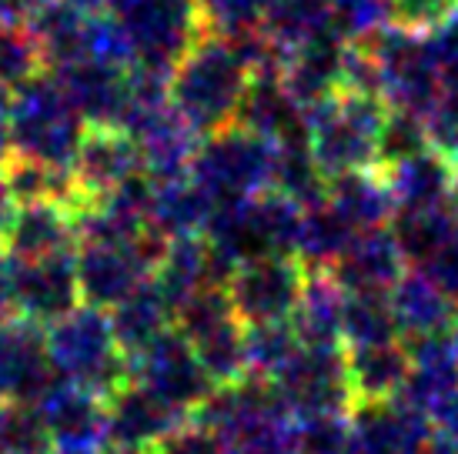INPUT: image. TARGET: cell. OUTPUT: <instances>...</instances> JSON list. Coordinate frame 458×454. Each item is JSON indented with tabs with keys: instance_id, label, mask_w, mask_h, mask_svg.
I'll return each mask as SVG.
<instances>
[{
	"instance_id": "45",
	"label": "cell",
	"mask_w": 458,
	"mask_h": 454,
	"mask_svg": "<svg viewBox=\"0 0 458 454\" xmlns=\"http://www.w3.org/2000/svg\"><path fill=\"white\" fill-rule=\"evenodd\" d=\"M458 11V0H392V24L411 34H432Z\"/></svg>"
},
{
	"instance_id": "36",
	"label": "cell",
	"mask_w": 458,
	"mask_h": 454,
	"mask_svg": "<svg viewBox=\"0 0 458 454\" xmlns=\"http://www.w3.org/2000/svg\"><path fill=\"white\" fill-rule=\"evenodd\" d=\"M228 454H298V417L288 408L255 415L225 438Z\"/></svg>"
},
{
	"instance_id": "37",
	"label": "cell",
	"mask_w": 458,
	"mask_h": 454,
	"mask_svg": "<svg viewBox=\"0 0 458 454\" xmlns=\"http://www.w3.org/2000/svg\"><path fill=\"white\" fill-rule=\"evenodd\" d=\"M244 348H248V378L275 381L301 351V340L294 334L292 321L275 324H251L244 328Z\"/></svg>"
},
{
	"instance_id": "32",
	"label": "cell",
	"mask_w": 458,
	"mask_h": 454,
	"mask_svg": "<svg viewBox=\"0 0 458 454\" xmlns=\"http://www.w3.org/2000/svg\"><path fill=\"white\" fill-rule=\"evenodd\" d=\"M388 227L405 254L408 267H428L455 240L458 211L455 204L425 207V211H398Z\"/></svg>"
},
{
	"instance_id": "26",
	"label": "cell",
	"mask_w": 458,
	"mask_h": 454,
	"mask_svg": "<svg viewBox=\"0 0 458 454\" xmlns=\"http://www.w3.org/2000/svg\"><path fill=\"white\" fill-rule=\"evenodd\" d=\"M385 184L392 194L394 214L398 211H425L452 204V184H455V164L435 147L408 157L402 164L385 167Z\"/></svg>"
},
{
	"instance_id": "47",
	"label": "cell",
	"mask_w": 458,
	"mask_h": 454,
	"mask_svg": "<svg viewBox=\"0 0 458 454\" xmlns=\"http://www.w3.org/2000/svg\"><path fill=\"white\" fill-rule=\"evenodd\" d=\"M428 47L442 71V84H458V11L428 34Z\"/></svg>"
},
{
	"instance_id": "49",
	"label": "cell",
	"mask_w": 458,
	"mask_h": 454,
	"mask_svg": "<svg viewBox=\"0 0 458 454\" xmlns=\"http://www.w3.org/2000/svg\"><path fill=\"white\" fill-rule=\"evenodd\" d=\"M425 271H428V274H432V278L438 281V284H442V288H445L448 294L458 301V234H455V240L448 244L445 251L438 254L432 265L425 267Z\"/></svg>"
},
{
	"instance_id": "29",
	"label": "cell",
	"mask_w": 458,
	"mask_h": 454,
	"mask_svg": "<svg viewBox=\"0 0 458 454\" xmlns=\"http://www.w3.org/2000/svg\"><path fill=\"white\" fill-rule=\"evenodd\" d=\"M408 348H411V371L398 398L421 415H432L435 404L445 401L458 388V357L445 334L408 340Z\"/></svg>"
},
{
	"instance_id": "46",
	"label": "cell",
	"mask_w": 458,
	"mask_h": 454,
	"mask_svg": "<svg viewBox=\"0 0 458 454\" xmlns=\"http://www.w3.org/2000/svg\"><path fill=\"white\" fill-rule=\"evenodd\" d=\"M148 454H228V448L215 431H208L204 425L188 417L184 425L167 431L161 441H154Z\"/></svg>"
},
{
	"instance_id": "48",
	"label": "cell",
	"mask_w": 458,
	"mask_h": 454,
	"mask_svg": "<svg viewBox=\"0 0 458 454\" xmlns=\"http://www.w3.org/2000/svg\"><path fill=\"white\" fill-rule=\"evenodd\" d=\"M428 417H432L435 438H442V441L455 444L458 448V388L448 394L445 401L435 404V411Z\"/></svg>"
},
{
	"instance_id": "57",
	"label": "cell",
	"mask_w": 458,
	"mask_h": 454,
	"mask_svg": "<svg viewBox=\"0 0 458 454\" xmlns=\"http://www.w3.org/2000/svg\"><path fill=\"white\" fill-rule=\"evenodd\" d=\"M7 404H11V401H7L4 394H0V417H4V411H7Z\"/></svg>"
},
{
	"instance_id": "42",
	"label": "cell",
	"mask_w": 458,
	"mask_h": 454,
	"mask_svg": "<svg viewBox=\"0 0 458 454\" xmlns=\"http://www.w3.org/2000/svg\"><path fill=\"white\" fill-rule=\"evenodd\" d=\"M335 30L344 40H365L392 24V0H328Z\"/></svg>"
},
{
	"instance_id": "4",
	"label": "cell",
	"mask_w": 458,
	"mask_h": 454,
	"mask_svg": "<svg viewBox=\"0 0 458 454\" xmlns=\"http://www.w3.org/2000/svg\"><path fill=\"white\" fill-rule=\"evenodd\" d=\"M88 121L81 117L61 80L44 71L11 94V140L13 154L40 164L71 167Z\"/></svg>"
},
{
	"instance_id": "58",
	"label": "cell",
	"mask_w": 458,
	"mask_h": 454,
	"mask_svg": "<svg viewBox=\"0 0 458 454\" xmlns=\"http://www.w3.org/2000/svg\"><path fill=\"white\" fill-rule=\"evenodd\" d=\"M51 454H61V451H51Z\"/></svg>"
},
{
	"instance_id": "39",
	"label": "cell",
	"mask_w": 458,
	"mask_h": 454,
	"mask_svg": "<svg viewBox=\"0 0 458 454\" xmlns=\"http://www.w3.org/2000/svg\"><path fill=\"white\" fill-rule=\"evenodd\" d=\"M47 71L44 51L27 24H0V90H21Z\"/></svg>"
},
{
	"instance_id": "9",
	"label": "cell",
	"mask_w": 458,
	"mask_h": 454,
	"mask_svg": "<svg viewBox=\"0 0 458 454\" xmlns=\"http://www.w3.org/2000/svg\"><path fill=\"white\" fill-rule=\"evenodd\" d=\"M305 271L308 267L298 257H275V254L238 265L225 281L238 321L244 328L292 321L305 288Z\"/></svg>"
},
{
	"instance_id": "38",
	"label": "cell",
	"mask_w": 458,
	"mask_h": 454,
	"mask_svg": "<svg viewBox=\"0 0 458 454\" xmlns=\"http://www.w3.org/2000/svg\"><path fill=\"white\" fill-rule=\"evenodd\" d=\"M398 338L388 294H348L342 315V344L344 348H365Z\"/></svg>"
},
{
	"instance_id": "40",
	"label": "cell",
	"mask_w": 458,
	"mask_h": 454,
	"mask_svg": "<svg viewBox=\"0 0 458 454\" xmlns=\"http://www.w3.org/2000/svg\"><path fill=\"white\" fill-rule=\"evenodd\" d=\"M428 127H425V117L408 111H392L388 107V117H385L382 130H378V167H394L415 157V154L428 151Z\"/></svg>"
},
{
	"instance_id": "30",
	"label": "cell",
	"mask_w": 458,
	"mask_h": 454,
	"mask_svg": "<svg viewBox=\"0 0 458 454\" xmlns=\"http://www.w3.org/2000/svg\"><path fill=\"white\" fill-rule=\"evenodd\" d=\"M211 211H215V201L204 194V188L191 174L167 177V181H154L148 224L167 240L188 238V234H204Z\"/></svg>"
},
{
	"instance_id": "1",
	"label": "cell",
	"mask_w": 458,
	"mask_h": 454,
	"mask_svg": "<svg viewBox=\"0 0 458 454\" xmlns=\"http://www.w3.org/2000/svg\"><path fill=\"white\" fill-rule=\"evenodd\" d=\"M248 84L251 67L242 61L234 44L225 34L204 30L191 51L174 63L167 97L181 121H188L201 138H208L238 124Z\"/></svg>"
},
{
	"instance_id": "12",
	"label": "cell",
	"mask_w": 458,
	"mask_h": 454,
	"mask_svg": "<svg viewBox=\"0 0 458 454\" xmlns=\"http://www.w3.org/2000/svg\"><path fill=\"white\" fill-rule=\"evenodd\" d=\"M40 421L61 454H101L107 438V398L74 381H57L38 404Z\"/></svg>"
},
{
	"instance_id": "43",
	"label": "cell",
	"mask_w": 458,
	"mask_h": 454,
	"mask_svg": "<svg viewBox=\"0 0 458 454\" xmlns=\"http://www.w3.org/2000/svg\"><path fill=\"white\" fill-rule=\"evenodd\" d=\"M204 21V30L215 34H238L261 27L271 0H194Z\"/></svg>"
},
{
	"instance_id": "6",
	"label": "cell",
	"mask_w": 458,
	"mask_h": 454,
	"mask_svg": "<svg viewBox=\"0 0 458 454\" xmlns=\"http://www.w3.org/2000/svg\"><path fill=\"white\" fill-rule=\"evenodd\" d=\"M352 44H361L375 61L382 80V101L392 111H408L419 117L432 111V104L442 94V71L432 57L428 34H411L405 27L388 24L378 34Z\"/></svg>"
},
{
	"instance_id": "28",
	"label": "cell",
	"mask_w": 458,
	"mask_h": 454,
	"mask_svg": "<svg viewBox=\"0 0 458 454\" xmlns=\"http://www.w3.org/2000/svg\"><path fill=\"white\" fill-rule=\"evenodd\" d=\"M325 198L355 234L388 227L394 217V204L382 167H365V171H348L342 177H331Z\"/></svg>"
},
{
	"instance_id": "16",
	"label": "cell",
	"mask_w": 458,
	"mask_h": 454,
	"mask_svg": "<svg viewBox=\"0 0 458 454\" xmlns=\"http://www.w3.org/2000/svg\"><path fill=\"white\" fill-rule=\"evenodd\" d=\"M81 190L88 194V204L104 198L107 190L124 184L131 174L144 171L138 140L124 127H88L74 161H71Z\"/></svg>"
},
{
	"instance_id": "54",
	"label": "cell",
	"mask_w": 458,
	"mask_h": 454,
	"mask_svg": "<svg viewBox=\"0 0 458 454\" xmlns=\"http://www.w3.org/2000/svg\"><path fill=\"white\" fill-rule=\"evenodd\" d=\"M445 338H448V344H452V351H455V357H458V304H455V317H452V324H448Z\"/></svg>"
},
{
	"instance_id": "15",
	"label": "cell",
	"mask_w": 458,
	"mask_h": 454,
	"mask_svg": "<svg viewBox=\"0 0 458 454\" xmlns=\"http://www.w3.org/2000/svg\"><path fill=\"white\" fill-rule=\"evenodd\" d=\"M77 284H81V304L111 311L128 294L151 278L148 265L138 257L134 248H114V244H77Z\"/></svg>"
},
{
	"instance_id": "41",
	"label": "cell",
	"mask_w": 458,
	"mask_h": 454,
	"mask_svg": "<svg viewBox=\"0 0 458 454\" xmlns=\"http://www.w3.org/2000/svg\"><path fill=\"white\" fill-rule=\"evenodd\" d=\"M51 434L34 404L11 401L0 417V454H51Z\"/></svg>"
},
{
	"instance_id": "14",
	"label": "cell",
	"mask_w": 458,
	"mask_h": 454,
	"mask_svg": "<svg viewBox=\"0 0 458 454\" xmlns=\"http://www.w3.org/2000/svg\"><path fill=\"white\" fill-rule=\"evenodd\" d=\"M432 434V417L402 398L348 411V454H419Z\"/></svg>"
},
{
	"instance_id": "5",
	"label": "cell",
	"mask_w": 458,
	"mask_h": 454,
	"mask_svg": "<svg viewBox=\"0 0 458 454\" xmlns=\"http://www.w3.org/2000/svg\"><path fill=\"white\" fill-rule=\"evenodd\" d=\"M275 157L278 144L261 138L242 124H231L198 144V154L188 174L204 188L215 204L248 201L275 181Z\"/></svg>"
},
{
	"instance_id": "51",
	"label": "cell",
	"mask_w": 458,
	"mask_h": 454,
	"mask_svg": "<svg viewBox=\"0 0 458 454\" xmlns=\"http://www.w3.org/2000/svg\"><path fill=\"white\" fill-rule=\"evenodd\" d=\"M13 211H17V201H13L11 188H7V181H4V171H0V238H4L7 227H11Z\"/></svg>"
},
{
	"instance_id": "33",
	"label": "cell",
	"mask_w": 458,
	"mask_h": 454,
	"mask_svg": "<svg viewBox=\"0 0 458 454\" xmlns=\"http://www.w3.org/2000/svg\"><path fill=\"white\" fill-rule=\"evenodd\" d=\"M261 30L284 57L301 51L305 44L335 30V13L328 0H271Z\"/></svg>"
},
{
	"instance_id": "25",
	"label": "cell",
	"mask_w": 458,
	"mask_h": 454,
	"mask_svg": "<svg viewBox=\"0 0 458 454\" xmlns=\"http://www.w3.org/2000/svg\"><path fill=\"white\" fill-rule=\"evenodd\" d=\"M348 290L335 281L328 267H308L305 288L292 315V328L305 348H344L342 315Z\"/></svg>"
},
{
	"instance_id": "53",
	"label": "cell",
	"mask_w": 458,
	"mask_h": 454,
	"mask_svg": "<svg viewBox=\"0 0 458 454\" xmlns=\"http://www.w3.org/2000/svg\"><path fill=\"white\" fill-rule=\"evenodd\" d=\"M71 4H77V7H81L84 13H104L111 0H71Z\"/></svg>"
},
{
	"instance_id": "17",
	"label": "cell",
	"mask_w": 458,
	"mask_h": 454,
	"mask_svg": "<svg viewBox=\"0 0 458 454\" xmlns=\"http://www.w3.org/2000/svg\"><path fill=\"white\" fill-rule=\"evenodd\" d=\"M328 271L348 294H388L394 281L408 271V261L392 227H375L358 231Z\"/></svg>"
},
{
	"instance_id": "50",
	"label": "cell",
	"mask_w": 458,
	"mask_h": 454,
	"mask_svg": "<svg viewBox=\"0 0 458 454\" xmlns=\"http://www.w3.org/2000/svg\"><path fill=\"white\" fill-rule=\"evenodd\" d=\"M13 154L11 140V90H0V164Z\"/></svg>"
},
{
	"instance_id": "20",
	"label": "cell",
	"mask_w": 458,
	"mask_h": 454,
	"mask_svg": "<svg viewBox=\"0 0 458 454\" xmlns=\"http://www.w3.org/2000/svg\"><path fill=\"white\" fill-rule=\"evenodd\" d=\"M455 298L425 267H408L388 290V307L402 340L442 338L455 317Z\"/></svg>"
},
{
	"instance_id": "31",
	"label": "cell",
	"mask_w": 458,
	"mask_h": 454,
	"mask_svg": "<svg viewBox=\"0 0 458 454\" xmlns=\"http://www.w3.org/2000/svg\"><path fill=\"white\" fill-rule=\"evenodd\" d=\"M107 317H111V328H114L121 351L128 357L138 354L144 344H151L157 334H165L167 328H174V307L151 278L144 281L134 294H128L117 307H111Z\"/></svg>"
},
{
	"instance_id": "7",
	"label": "cell",
	"mask_w": 458,
	"mask_h": 454,
	"mask_svg": "<svg viewBox=\"0 0 458 454\" xmlns=\"http://www.w3.org/2000/svg\"><path fill=\"white\" fill-rule=\"evenodd\" d=\"M107 13H114L124 30L134 63L161 71H174V63L204 34L194 0H111Z\"/></svg>"
},
{
	"instance_id": "2",
	"label": "cell",
	"mask_w": 458,
	"mask_h": 454,
	"mask_svg": "<svg viewBox=\"0 0 458 454\" xmlns=\"http://www.w3.org/2000/svg\"><path fill=\"white\" fill-rule=\"evenodd\" d=\"M308 147L321 177H342L348 171L378 167V130L388 117V104L375 94L338 90L305 114Z\"/></svg>"
},
{
	"instance_id": "11",
	"label": "cell",
	"mask_w": 458,
	"mask_h": 454,
	"mask_svg": "<svg viewBox=\"0 0 458 454\" xmlns=\"http://www.w3.org/2000/svg\"><path fill=\"white\" fill-rule=\"evenodd\" d=\"M131 378L167 398L171 404H178L188 415L215 391V381L208 378L191 340L178 328H167L151 344H144L138 354H131Z\"/></svg>"
},
{
	"instance_id": "3",
	"label": "cell",
	"mask_w": 458,
	"mask_h": 454,
	"mask_svg": "<svg viewBox=\"0 0 458 454\" xmlns=\"http://www.w3.org/2000/svg\"><path fill=\"white\" fill-rule=\"evenodd\" d=\"M47 357L64 381L84 384L101 398L121 391L131 378V357L121 351L111 317L101 307L77 304L74 311L44 328Z\"/></svg>"
},
{
	"instance_id": "27",
	"label": "cell",
	"mask_w": 458,
	"mask_h": 454,
	"mask_svg": "<svg viewBox=\"0 0 458 454\" xmlns=\"http://www.w3.org/2000/svg\"><path fill=\"white\" fill-rule=\"evenodd\" d=\"M238 124L261 134V138L275 140V144L292 138V134H305V117H301V107L292 101L284 80H281V67H267V71L251 74Z\"/></svg>"
},
{
	"instance_id": "21",
	"label": "cell",
	"mask_w": 458,
	"mask_h": 454,
	"mask_svg": "<svg viewBox=\"0 0 458 454\" xmlns=\"http://www.w3.org/2000/svg\"><path fill=\"white\" fill-rule=\"evenodd\" d=\"M128 134L138 140L144 171L154 181L188 174L194 154H198V144H201V134L188 121H181L171 104L140 117L138 124L128 127Z\"/></svg>"
},
{
	"instance_id": "35",
	"label": "cell",
	"mask_w": 458,
	"mask_h": 454,
	"mask_svg": "<svg viewBox=\"0 0 458 454\" xmlns=\"http://www.w3.org/2000/svg\"><path fill=\"white\" fill-rule=\"evenodd\" d=\"M355 231L344 224L328 198L301 204V231H298V261L305 267H331L348 248Z\"/></svg>"
},
{
	"instance_id": "10",
	"label": "cell",
	"mask_w": 458,
	"mask_h": 454,
	"mask_svg": "<svg viewBox=\"0 0 458 454\" xmlns=\"http://www.w3.org/2000/svg\"><path fill=\"white\" fill-rule=\"evenodd\" d=\"M271 384L278 388L281 401L294 417L348 415L355 408L352 388H348L344 348H305L301 344L292 365Z\"/></svg>"
},
{
	"instance_id": "34",
	"label": "cell",
	"mask_w": 458,
	"mask_h": 454,
	"mask_svg": "<svg viewBox=\"0 0 458 454\" xmlns=\"http://www.w3.org/2000/svg\"><path fill=\"white\" fill-rule=\"evenodd\" d=\"M191 348L198 354L215 388H228L248 378V348H244V324L238 315H225L221 321L191 334Z\"/></svg>"
},
{
	"instance_id": "8",
	"label": "cell",
	"mask_w": 458,
	"mask_h": 454,
	"mask_svg": "<svg viewBox=\"0 0 458 454\" xmlns=\"http://www.w3.org/2000/svg\"><path fill=\"white\" fill-rule=\"evenodd\" d=\"M77 251V248H74ZM74 251H61L34 261H7L0 281V301L17 317H27L40 328L64 317L81 304Z\"/></svg>"
},
{
	"instance_id": "24",
	"label": "cell",
	"mask_w": 458,
	"mask_h": 454,
	"mask_svg": "<svg viewBox=\"0 0 458 454\" xmlns=\"http://www.w3.org/2000/svg\"><path fill=\"white\" fill-rule=\"evenodd\" d=\"M344 367L355 404L394 401L411 371V348L402 338L365 348H344Z\"/></svg>"
},
{
	"instance_id": "13",
	"label": "cell",
	"mask_w": 458,
	"mask_h": 454,
	"mask_svg": "<svg viewBox=\"0 0 458 454\" xmlns=\"http://www.w3.org/2000/svg\"><path fill=\"white\" fill-rule=\"evenodd\" d=\"M61 381L47 357L44 328L27 317H7L0 324V394L7 401L38 404Z\"/></svg>"
},
{
	"instance_id": "52",
	"label": "cell",
	"mask_w": 458,
	"mask_h": 454,
	"mask_svg": "<svg viewBox=\"0 0 458 454\" xmlns=\"http://www.w3.org/2000/svg\"><path fill=\"white\" fill-rule=\"evenodd\" d=\"M419 454H458V448L455 444H448V441H442V438H435L432 434V441L425 444Z\"/></svg>"
},
{
	"instance_id": "18",
	"label": "cell",
	"mask_w": 458,
	"mask_h": 454,
	"mask_svg": "<svg viewBox=\"0 0 458 454\" xmlns=\"http://www.w3.org/2000/svg\"><path fill=\"white\" fill-rule=\"evenodd\" d=\"M188 411L178 404L154 394L138 381H128L121 391L107 398V438L114 444H131V448H151L161 441L167 431L188 421Z\"/></svg>"
},
{
	"instance_id": "23",
	"label": "cell",
	"mask_w": 458,
	"mask_h": 454,
	"mask_svg": "<svg viewBox=\"0 0 458 454\" xmlns=\"http://www.w3.org/2000/svg\"><path fill=\"white\" fill-rule=\"evenodd\" d=\"M344 51H348V40L338 30H331V34L311 40L301 51L284 57L281 80L292 94V101L301 107V114L342 90Z\"/></svg>"
},
{
	"instance_id": "22",
	"label": "cell",
	"mask_w": 458,
	"mask_h": 454,
	"mask_svg": "<svg viewBox=\"0 0 458 454\" xmlns=\"http://www.w3.org/2000/svg\"><path fill=\"white\" fill-rule=\"evenodd\" d=\"M0 248L13 261H34V257H51L61 251L77 248L74 214L54 201L17 204L7 234L0 238Z\"/></svg>"
},
{
	"instance_id": "56",
	"label": "cell",
	"mask_w": 458,
	"mask_h": 454,
	"mask_svg": "<svg viewBox=\"0 0 458 454\" xmlns=\"http://www.w3.org/2000/svg\"><path fill=\"white\" fill-rule=\"evenodd\" d=\"M7 317H13V315H11V311H7V307H4V304H0V324H4Z\"/></svg>"
},
{
	"instance_id": "44",
	"label": "cell",
	"mask_w": 458,
	"mask_h": 454,
	"mask_svg": "<svg viewBox=\"0 0 458 454\" xmlns=\"http://www.w3.org/2000/svg\"><path fill=\"white\" fill-rule=\"evenodd\" d=\"M425 127H428V144L435 151L458 164V84H442L438 101L425 114Z\"/></svg>"
},
{
	"instance_id": "55",
	"label": "cell",
	"mask_w": 458,
	"mask_h": 454,
	"mask_svg": "<svg viewBox=\"0 0 458 454\" xmlns=\"http://www.w3.org/2000/svg\"><path fill=\"white\" fill-rule=\"evenodd\" d=\"M452 204H455L458 211V164H455V184H452Z\"/></svg>"
},
{
	"instance_id": "19",
	"label": "cell",
	"mask_w": 458,
	"mask_h": 454,
	"mask_svg": "<svg viewBox=\"0 0 458 454\" xmlns=\"http://www.w3.org/2000/svg\"><path fill=\"white\" fill-rule=\"evenodd\" d=\"M88 127H121L128 107V67L104 61H74L51 71Z\"/></svg>"
}]
</instances>
